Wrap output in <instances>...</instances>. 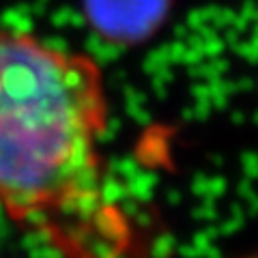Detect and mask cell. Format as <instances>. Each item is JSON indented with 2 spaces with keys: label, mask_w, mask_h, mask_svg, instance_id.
<instances>
[{
  "label": "cell",
  "mask_w": 258,
  "mask_h": 258,
  "mask_svg": "<svg viewBox=\"0 0 258 258\" xmlns=\"http://www.w3.org/2000/svg\"><path fill=\"white\" fill-rule=\"evenodd\" d=\"M106 125L93 56L0 26V205L13 220L45 224L91 203Z\"/></svg>",
  "instance_id": "1"
}]
</instances>
